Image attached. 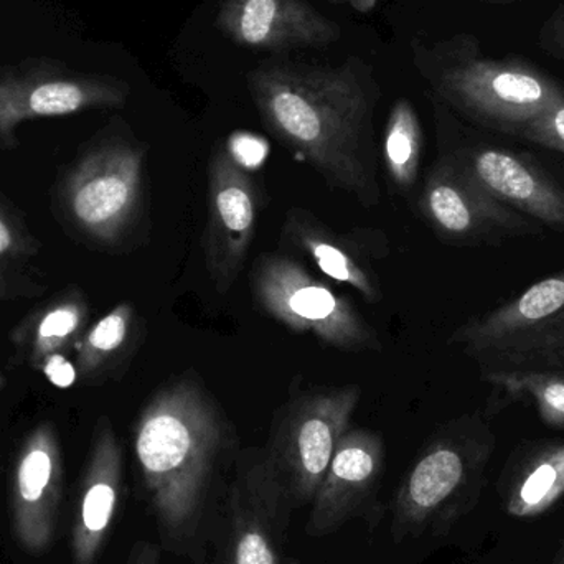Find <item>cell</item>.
<instances>
[{"mask_svg":"<svg viewBox=\"0 0 564 564\" xmlns=\"http://www.w3.org/2000/svg\"><path fill=\"white\" fill-rule=\"evenodd\" d=\"M134 454L162 549L204 564L238 459L224 414L195 381H175L142 410Z\"/></svg>","mask_w":564,"mask_h":564,"instance_id":"obj_1","label":"cell"},{"mask_svg":"<svg viewBox=\"0 0 564 564\" xmlns=\"http://www.w3.org/2000/svg\"><path fill=\"white\" fill-rule=\"evenodd\" d=\"M254 98L268 128L305 159L332 188L365 207L380 202L371 105L347 76L271 72Z\"/></svg>","mask_w":564,"mask_h":564,"instance_id":"obj_2","label":"cell"},{"mask_svg":"<svg viewBox=\"0 0 564 564\" xmlns=\"http://www.w3.org/2000/svg\"><path fill=\"white\" fill-rule=\"evenodd\" d=\"M496 436L479 414L453 421L421 451L393 497L394 539L444 535L479 502Z\"/></svg>","mask_w":564,"mask_h":564,"instance_id":"obj_3","label":"cell"},{"mask_svg":"<svg viewBox=\"0 0 564 564\" xmlns=\"http://www.w3.org/2000/svg\"><path fill=\"white\" fill-rule=\"evenodd\" d=\"M434 88L457 111L503 134L564 98V88L529 59L482 55L476 36L460 35L434 50Z\"/></svg>","mask_w":564,"mask_h":564,"instance_id":"obj_4","label":"cell"},{"mask_svg":"<svg viewBox=\"0 0 564 564\" xmlns=\"http://www.w3.org/2000/svg\"><path fill=\"white\" fill-rule=\"evenodd\" d=\"M484 370L564 371V268L451 335Z\"/></svg>","mask_w":564,"mask_h":564,"instance_id":"obj_5","label":"cell"},{"mask_svg":"<svg viewBox=\"0 0 564 564\" xmlns=\"http://www.w3.org/2000/svg\"><path fill=\"white\" fill-rule=\"evenodd\" d=\"M294 512L264 451L238 454L230 489L210 546V563L284 564Z\"/></svg>","mask_w":564,"mask_h":564,"instance_id":"obj_6","label":"cell"},{"mask_svg":"<svg viewBox=\"0 0 564 564\" xmlns=\"http://www.w3.org/2000/svg\"><path fill=\"white\" fill-rule=\"evenodd\" d=\"M358 401V387L307 394L285 406L274 424L264 456L294 510L314 500Z\"/></svg>","mask_w":564,"mask_h":564,"instance_id":"obj_7","label":"cell"},{"mask_svg":"<svg viewBox=\"0 0 564 564\" xmlns=\"http://www.w3.org/2000/svg\"><path fill=\"white\" fill-rule=\"evenodd\" d=\"M253 292L258 304L292 330L314 335L337 350H381L377 332L354 305L291 258H261L254 268Z\"/></svg>","mask_w":564,"mask_h":564,"instance_id":"obj_8","label":"cell"},{"mask_svg":"<svg viewBox=\"0 0 564 564\" xmlns=\"http://www.w3.org/2000/svg\"><path fill=\"white\" fill-rule=\"evenodd\" d=\"M420 208L443 240L459 247L502 245L542 234V225L497 200L454 155L437 162L427 175Z\"/></svg>","mask_w":564,"mask_h":564,"instance_id":"obj_9","label":"cell"},{"mask_svg":"<svg viewBox=\"0 0 564 564\" xmlns=\"http://www.w3.org/2000/svg\"><path fill=\"white\" fill-rule=\"evenodd\" d=\"M144 152L102 145L86 154L66 178L65 205L76 227L93 240L115 243L138 217Z\"/></svg>","mask_w":564,"mask_h":564,"instance_id":"obj_10","label":"cell"},{"mask_svg":"<svg viewBox=\"0 0 564 564\" xmlns=\"http://www.w3.org/2000/svg\"><path fill=\"white\" fill-rule=\"evenodd\" d=\"M383 469L381 437L373 431L348 427L312 500L307 535H332L354 519L377 523L381 517L378 492Z\"/></svg>","mask_w":564,"mask_h":564,"instance_id":"obj_11","label":"cell"},{"mask_svg":"<svg viewBox=\"0 0 564 564\" xmlns=\"http://www.w3.org/2000/svg\"><path fill=\"white\" fill-rule=\"evenodd\" d=\"M122 101L124 91L116 83L69 75L53 63L7 69L0 73V142L15 144L17 126L29 119L58 118Z\"/></svg>","mask_w":564,"mask_h":564,"instance_id":"obj_12","label":"cell"},{"mask_svg":"<svg viewBox=\"0 0 564 564\" xmlns=\"http://www.w3.org/2000/svg\"><path fill=\"white\" fill-rule=\"evenodd\" d=\"M258 225V191L234 154L220 151L210 164L205 261L215 288L237 281Z\"/></svg>","mask_w":564,"mask_h":564,"instance_id":"obj_13","label":"cell"},{"mask_svg":"<svg viewBox=\"0 0 564 564\" xmlns=\"http://www.w3.org/2000/svg\"><path fill=\"white\" fill-rule=\"evenodd\" d=\"M62 494L58 436L52 423H40L23 440L10 482V522L25 552L39 555L52 545Z\"/></svg>","mask_w":564,"mask_h":564,"instance_id":"obj_14","label":"cell"},{"mask_svg":"<svg viewBox=\"0 0 564 564\" xmlns=\"http://www.w3.org/2000/svg\"><path fill=\"white\" fill-rule=\"evenodd\" d=\"M453 155L497 200L550 230L564 231V187L535 159L497 145H474Z\"/></svg>","mask_w":564,"mask_h":564,"instance_id":"obj_15","label":"cell"},{"mask_svg":"<svg viewBox=\"0 0 564 564\" xmlns=\"http://www.w3.org/2000/svg\"><path fill=\"white\" fill-rule=\"evenodd\" d=\"M124 492V454L111 421L93 434L72 525L73 564H96L108 542Z\"/></svg>","mask_w":564,"mask_h":564,"instance_id":"obj_16","label":"cell"},{"mask_svg":"<svg viewBox=\"0 0 564 564\" xmlns=\"http://www.w3.org/2000/svg\"><path fill=\"white\" fill-rule=\"evenodd\" d=\"M502 497L509 516L539 519L564 497V441L522 447L507 467Z\"/></svg>","mask_w":564,"mask_h":564,"instance_id":"obj_17","label":"cell"},{"mask_svg":"<svg viewBox=\"0 0 564 564\" xmlns=\"http://www.w3.org/2000/svg\"><path fill=\"white\" fill-rule=\"evenodd\" d=\"M282 234L284 240L307 254L325 276L350 285L370 304L380 302V284L373 270L355 251L350 241L332 234L321 221L315 220L314 215L294 208L285 218Z\"/></svg>","mask_w":564,"mask_h":564,"instance_id":"obj_18","label":"cell"},{"mask_svg":"<svg viewBox=\"0 0 564 564\" xmlns=\"http://www.w3.org/2000/svg\"><path fill=\"white\" fill-rule=\"evenodd\" d=\"M88 304L78 291L66 292L33 312L12 334V340L29 355V364L39 370L50 355L65 354L85 334Z\"/></svg>","mask_w":564,"mask_h":564,"instance_id":"obj_19","label":"cell"},{"mask_svg":"<svg viewBox=\"0 0 564 564\" xmlns=\"http://www.w3.org/2000/svg\"><path fill=\"white\" fill-rule=\"evenodd\" d=\"M135 325L134 305H116L76 341V371L83 381L105 373L124 354Z\"/></svg>","mask_w":564,"mask_h":564,"instance_id":"obj_20","label":"cell"},{"mask_svg":"<svg viewBox=\"0 0 564 564\" xmlns=\"http://www.w3.org/2000/svg\"><path fill=\"white\" fill-rule=\"evenodd\" d=\"M480 378L512 398H529L546 426L564 430V371L484 370Z\"/></svg>","mask_w":564,"mask_h":564,"instance_id":"obj_21","label":"cell"},{"mask_svg":"<svg viewBox=\"0 0 564 564\" xmlns=\"http://www.w3.org/2000/svg\"><path fill=\"white\" fill-rule=\"evenodd\" d=\"M423 149V132L416 112L400 101L391 112L384 135V162L388 174L400 191H410L417 178Z\"/></svg>","mask_w":564,"mask_h":564,"instance_id":"obj_22","label":"cell"},{"mask_svg":"<svg viewBox=\"0 0 564 564\" xmlns=\"http://www.w3.org/2000/svg\"><path fill=\"white\" fill-rule=\"evenodd\" d=\"M294 3L295 0H243L238 6L237 15L231 20V30L238 39L250 45H270L285 39L294 40V36H299L292 25L295 12L280 20Z\"/></svg>","mask_w":564,"mask_h":564,"instance_id":"obj_23","label":"cell"},{"mask_svg":"<svg viewBox=\"0 0 564 564\" xmlns=\"http://www.w3.org/2000/svg\"><path fill=\"white\" fill-rule=\"evenodd\" d=\"M517 138L532 142L540 148L560 152L564 155V98L552 102L549 108L543 109L532 121L527 122Z\"/></svg>","mask_w":564,"mask_h":564,"instance_id":"obj_24","label":"cell"},{"mask_svg":"<svg viewBox=\"0 0 564 564\" xmlns=\"http://www.w3.org/2000/svg\"><path fill=\"white\" fill-rule=\"evenodd\" d=\"M539 46L546 55L564 62V2L543 22L539 32Z\"/></svg>","mask_w":564,"mask_h":564,"instance_id":"obj_25","label":"cell"},{"mask_svg":"<svg viewBox=\"0 0 564 564\" xmlns=\"http://www.w3.org/2000/svg\"><path fill=\"white\" fill-rule=\"evenodd\" d=\"M39 370L45 375L50 383L55 384L56 388L72 387L78 378L75 365L68 360L63 354L50 355L45 360L40 364Z\"/></svg>","mask_w":564,"mask_h":564,"instance_id":"obj_26","label":"cell"},{"mask_svg":"<svg viewBox=\"0 0 564 564\" xmlns=\"http://www.w3.org/2000/svg\"><path fill=\"white\" fill-rule=\"evenodd\" d=\"M25 241L9 215L0 210V258H13L25 253Z\"/></svg>","mask_w":564,"mask_h":564,"instance_id":"obj_27","label":"cell"},{"mask_svg":"<svg viewBox=\"0 0 564 564\" xmlns=\"http://www.w3.org/2000/svg\"><path fill=\"white\" fill-rule=\"evenodd\" d=\"M126 564H162L161 549L154 543H135Z\"/></svg>","mask_w":564,"mask_h":564,"instance_id":"obj_28","label":"cell"},{"mask_svg":"<svg viewBox=\"0 0 564 564\" xmlns=\"http://www.w3.org/2000/svg\"><path fill=\"white\" fill-rule=\"evenodd\" d=\"M553 564H564V542L563 545L560 546L558 552H556L555 560H553Z\"/></svg>","mask_w":564,"mask_h":564,"instance_id":"obj_29","label":"cell"},{"mask_svg":"<svg viewBox=\"0 0 564 564\" xmlns=\"http://www.w3.org/2000/svg\"><path fill=\"white\" fill-rule=\"evenodd\" d=\"M479 2H487V3H516V2H522V0H479Z\"/></svg>","mask_w":564,"mask_h":564,"instance_id":"obj_30","label":"cell"},{"mask_svg":"<svg viewBox=\"0 0 564 564\" xmlns=\"http://www.w3.org/2000/svg\"><path fill=\"white\" fill-rule=\"evenodd\" d=\"M6 280H3L2 274H0V297H2L3 294H6Z\"/></svg>","mask_w":564,"mask_h":564,"instance_id":"obj_31","label":"cell"},{"mask_svg":"<svg viewBox=\"0 0 564 564\" xmlns=\"http://www.w3.org/2000/svg\"><path fill=\"white\" fill-rule=\"evenodd\" d=\"M284 564H301V563H299L297 560L285 558V563Z\"/></svg>","mask_w":564,"mask_h":564,"instance_id":"obj_32","label":"cell"},{"mask_svg":"<svg viewBox=\"0 0 564 564\" xmlns=\"http://www.w3.org/2000/svg\"><path fill=\"white\" fill-rule=\"evenodd\" d=\"M3 383H6V378H3V375L0 373V390H2Z\"/></svg>","mask_w":564,"mask_h":564,"instance_id":"obj_33","label":"cell"}]
</instances>
